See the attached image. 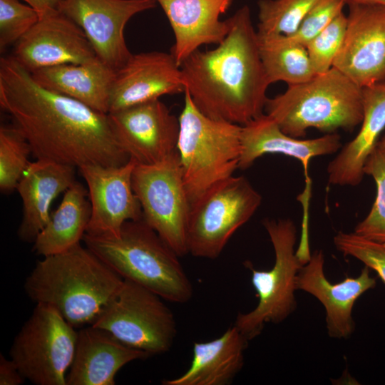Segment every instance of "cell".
<instances>
[{"instance_id":"1","label":"cell","mask_w":385,"mask_h":385,"mask_svg":"<svg viewBox=\"0 0 385 385\" xmlns=\"http://www.w3.org/2000/svg\"><path fill=\"white\" fill-rule=\"evenodd\" d=\"M0 106L26 138L36 160L78 168L120 166L130 160L108 114L41 86L11 56L0 59Z\"/></svg>"},{"instance_id":"2","label":"cell","mask_w":385,"mask_h":385,"mask_svg":"<svg viewBox=\"0 0 385 385\" xmlns=\"http://www.w3.org/2000/svg\"><path fill=\"white\" fill-rule=\"evenodd\" d=\"M228 19V34L215 48L197 50L180 67L185 91L203 114L243 125L264 113L270 84L250 8Z\"/></svg>"},{"instance_id":"3","label":"cell","mask_w":385,"mask_h":385,"mask_svg":"<svg viewBox=\"0 0 385 385\" xmlns=\"http://www.w3.org/2000/svg\"><path fill=\"white\" fill-rule=\"evenodd\" d=\"M124 279L81 242L38 260L24 283L36 303L56 309L73 327L92 324Z\"/></svg>"},{"instance_id":"4","label":"cell","mask_w":385,"mask_h":385,"mask_svg":"<svg viewBox=\"0 0 385 385\" xmlns=\"http://www.w3.org/2000/svg\"><path fill=\"white\" fill-rule=\"evenodd\" d=\"M82 240L124 279L170 302L184 304L192 297V284L180 257L143 219L126 222L118 235L85 233Z\"/></svg>"},{"instance_id":"5","label":"cell","mask_w":385,"mask_h":385,"mask_svg":"<svg viewBox=\"0 0 385 385\" xmlns=\"http://www.w3.org/2000/svg\"><path fill=\"white\" fill-rule=\"evenodd\" d=\"M265 113L294 138L313 128L326 133L351 130L363 118L362 88L334 67L267 98Z\"/></svg>"},{"instance_id":"6","label":"cell","mask_w":385,"mask_h":385,"mask_svg":"<svg viewBox=\"0 0 385 385\" xmlns=\"http://www.w3.org/2000/svg\"><path fill=\"white\" fill-rule=\"evenodd\" d=\"M177 151L191 205L207 190L233 175L242 153V125L203 114L184 92Z\"/></svg>"},{"instance_id":"7","label":"cell","mask_w":385,"mask_h":385,"mask_svg":"<svg viewBox=\"0 0 385 385\" xmlns=\"http://www.w3.org/2000/svg\"><path fill=\"white\" fill-rule=\"evenodd\" d=\"M274 251V263L269 270H258L247 262L251 271V282L258 303L247 313H238L234 325L250 341L258 337L266 323L284 322L297 309L296 278L308 261L295 250L297 229L289 218L262 221Z\"/></svg>"},{"instance_id":"8","label":"cell","mask_w":385,"mask_h":385,"mask_svg":"<svg viewBox=\"0 0 385 385\" xmlns=\"http://www.w3.org/2000/svg\"><path fill=\"white\" fill-rule=\"evenodd\" d=\"M262 197L244 176H231L207 190L190 207L188 253L215 259L234 233L255 213Z\"/></svg>"},{"instance_id":"9","label":"cell","mask_w":385,"mask_h":385,"mask_svg":"<svg viewBox=\"0 0 385 385\" xmlns=\"http://www.w3.org/2000/svg\"><path fill=\"white\" fill-rule=\"evenodd\" d=\"M78 331L50 304L36 303L9 351L25 379L36 385H66Z\"/></svg>"},{"instance_id":"10","label":"cell","mask_w":385,"mask_h":385,"mask_svg":"<svg viewBox=\"0 0 385 385\" xmlns=\"http://www.w3.org/2000/svg\"><path fill=\"white\" fill-rule=\"evenodd\" d=\"M163 298L128 279L91 324L111 332L123 343L153 355L168 351L177 323Z\"/></svg>"},{"instance_id":"11","label":"cell","mask_w":385,"mask_h":385,"mask_svg":"<svg viewBox=\"0 0 385 385\" xmlns=\"http://www.w3.org/2000/svg\"><path fill=\"white\" fill-rule=\"evenodd\" d=\"M133 188L143 221L179 256L188 254L187 232L190 204L175 151L152 165H135Z\"/></svg>"},{"instance_id":"12","label":"cell","mask_w":385,"mask_h":385,"mask_svg":"<svg viewBox=\"0 0 385 385\" xmlns=\"http://www.w3.org/2000/svg\"><path fill=\"white\" fill-rule=\"evenodd\" d=\"M155 6V0H63L59 11L81 28L97 57L116 71L132 55L124 37L126 24Z\"/></svg>"},{"instance_id":"13","label":"cell","mask_w":385,"mask_h":385,"mask_svg":"<svg viewBox=\"0 0 385 385\" xmlns=\"http://www.w3.org/2000/svg\"><path fill=\"white\" fill-rule=\"evenodd\" d=\"M108 115L119 144L137 164L157 163L177 150L179 119L159 99Z\"/></svg>"},{"instance_id":"14","label":"cell","mask_w":385,"mask_h":385,"mask_svg":"<svg viewBox=\"0 0 385 385\" xmlns=\"http://www.w3.org/2000/svg\"><path fill=\"white\" fill-rule=\"evenodd\" d=\"M349 8L345 34L332 66L361 88L385 81V6Z\"/></svg>"},{"instance_id":"15","label":"cell","mask_w":385,"mask_h":385,"mask_svg":"<svg viewBox=\"0 0 385 385\" xmlns=\"http://www.w3.org/2000/svg\"><path fill=\"white\" fill-rule=\"evenodd\" d=\"M135 165L130 158L120 166L84 165L78 168L86 183L91 203L86 234L118 235L126 222L143 219L141 205L132 184Z\"/></svg>"},{"instance_id":"16","label":"cell","mask_w":385,"mask_h":385,"mask_svg":"<svg viewBox=\"0 0 385 385\" xmlns=\"http://www.w3.org/2000/svg\"><path fill=\"white\" fill-rule=\"evenodd\" d=\"M11 56L30 73L98 58L81 28L59 11L41 16L14 45Z\"/></svg>"},{"instance_id":"17","label":"cell","mask_w":385,"mask_h":385,"mask_svg":"<svg viewBox=\"0 0 385 385\" xmlns=\"http://www.w3.org/2000/svg\"><path fill=\"white\" fill-rule=\"evenodd\" d=\"M364 266L356 277H346L332 284L324 273V255L322 250L314 252L297 275V290L314 297L323 305L326 324L331 338L346 339L355 330L352 311L356 300L366 292L376 287V280Z\"/></svg>"},{"instance_id":"18","label":"cell","mask_w":385,"mask_h":385,"mask_svg":"<svg viewBox=\"0 0 385 385\" xmlns=\"http://www.w3.org/2000/svg\"><path fill=\"white\" fill-rule=\"evenodd\" d=\"M185 90L180 67L171 53H132L115 71L108 113Z\"/></svg>"},{"instance_id":"19","label":"cell","mask_w":385,"mask_h":385,"mask_svg":"<svg viewBox=\"0 0 385 385\" xmlns=\"http://www.w3.org/2000/svg\"><path fill=\"white\" fill-rule=\"evenodd\" d=\"M165 12L175 36L171 49L178 65L202 45L219 44L230 29L221 20L234 0H155Z\"/></svg>"},{"instance_id":"20","label":"cell","mask_w":385,"mask_h":385,"mask_svg":"<svg viewBox=\"0 0 385 385\" xmlns=\"http://www.w3.org/2000/svg\"><path fill=\"white\" fill-rule=\"evenodd\" d=\"M150 356L120 341L108 331L88 325L78 331L66 385H114L127 364Z\"/></svg>"},{"instance_id":"21","label":"cell","mask_w":385,"mask_h":385,"mask_svg":"<svg viewBox=\"0 0 385 385\" xmlns=\"http://www.w3.org/2000/svg\"><path fill=\"white\" fill-rule=\"evenodd\" d=\"M241 145L239 169L243 170L250 168L257 159L265 154H282L302 163L308 183L311 159L333 154L342 147L341 137L336 133L307 140L288 135L266 113L242 125Z\"/></svg>"},{"instance_id":"22","label":"cell","mask_w":385,"mask_h":385,"mask_svg":"<svg viewBox=\"0 0 385 385\" xmlns=\"http://www.w3.org/2000/svg\"><path fill=\"white\" fill-rule=\"evenodd\" d=\"M75 168L47 160L30 163L16 188L23 202L20 240L35 241L50 220L52 202L76 181Z\"/></svg>"},{"instance_id":"23","label":"cell","mask_w":385,"mask_h":385,"mask_svg":"<svg viewBox=\"0 0 385 385\" xmlns=\"http://www.w3.org/2000/svg\"><path fill=\"white\" fill-rule=\"evenodd\" d=\"M362 105L359 133L341 148L327 166L331 185L356 186L362 181L365 162L385 128V81L362 87Z\"/></svg>"},{"instance_id":"24","label":"cell","mask_w":385,"mask_h":385,"mask_svg":"<svg viewBox=\"0 0 385 385\" xmlns=\"http://www.w3.org/2000/svg\"><path fill=\"white\" fill-rule=\"evenodd\" d=\"M249 340L233 324L219 337L194 342L189 368L163 385H228L244 366Z\"/></svg>"},{"instance_id":"25","label":"cell","mask_w":385,"mask_h":385,"mask_svg":"<svg viewBox=\"0 0 385 385\" xmlns=\"http://www.w3.org/2000/svg\"><path fill=\"white\" fill-rule=\"evenodd\" d=\"M41 86L108 114L115 71L98 58L86 63H66L31 73Z\"/></svg>"},{"instance_id":"26","label":"cell","mask_w":385,"mask_h":385,"mask_svg":"<svg viewBox=\"0 0 385 385\" xmlns=\"http://www.w3.org/2000/svg\"><path fill=\"white\" fill-rule=\"evenodd\" d=\"M88 192L76 181L33 242V252L46 257L63 252L81 242L91 217Z\"/></svg>"},{"instance_id":"27","label":"cell","mask_w":385,"mask_h":385,"mask_svg":"<svg viewBox=\"0 0 385 385\" xmlns=\"http://www.w3.org/2000/svg\"><path fill=\"white\" fill-rule=\"evenodd\" d=\"M260 52L270 84L304 83L317 74L304 46L285 43L275 37H258Z\"/></svg>"},{"instance_id":"28","label":"cell","mask_w":385,"mask_h":385,"mask_svg":"<svg viewBox=\"0 0 385 385\" xmlns=\"http://www.w3.org/2000/svg\"><path fill=\"white\" fill-rule=\"evenodd\" d=\"M319 0H260L258 37L292 34Z\"/></svg>"},{"instance_id":"29","label":"cell","mask_w":385,"mask_h":385,"mask_svg":"<svg viewBox=\"0 0 385 385\" xmlns=\"http://www.w3.org/2000/svg\"><path fill=\"white\" fill-rule=\"evenodd\" d=\"M364 175L373 178L376 186L374 202L366 217L354 230L356 234L379 242H385V138L378 141L366 159Z\"/></svg>"},{"instance_id":"30","label":"cell","mask_w":385,"mask_h":385,"mask_svg":"<svg viewBox=\"0 0 385 385\" xmlns=\"http://www.w3.org/2000/svg\"><path fill=\"white\" fill-rule=\"evenodd\" d=\"M30 145L16 126L0 128V189L9 192L18 183L30 162Z\"/></svg>"},{"instance_id":"31","label":"cell","mask_w":385,"mask_h":385,"mask_svg":"<svg viewBox=\"0 0 385 385\" xmlns=\"http://www.w3.org/2000/svg\"><path fill=\"white\" fill-rule=\"evenodd\" d=\"M346 27V15L339 13L306 48L316 74L329 71L341 46Z\"/></svg>"},{"instance_id":"32","label":"cell","mask_w":385,"mask_h":385,"mask_svg":"<svg viewBox=\"0 0 385 385\" xmlns=\"http://www.w3.org/2000/svg\"><path fill=\"white\" fill-rule=\"evenodd\" d=\"M337 250L344 256L354 257L375 271L385 283V242L361 237L355 232H338L334 237Z\"/></svg>"},{"instance_id":"33","label":"cell","mask_w":385,"mask_h":385,"mask_svg":"<svg viewBox=\"0 0 385 385\" xmlns=\"http://www.w3.org/2000/svg\"><path fill=\"white\" fill-rule=\"evenodd\" d=\"M39 13L19 0H0V48L15 44L39 20Z\"/></svg>"},{"instance_id":"34","label":"cell","mask_w":385,"mask_h":385,"mask_svg":"<svg viewBox=\"0 0 385 385\" xmlns=\"http://www.w3.org/2000/svg\"><path fill=\"white\" fill-rule=\"evenodd\" d=\"M344 0H319L307 14L298 29L291 35L274 36L280 41L306 47L339 13Z\"/></svg>"},{"instance_id":"35","label":"cell","mask_w":385,"mask_h":385,"mask_svg":"<svg viewBox=\"0 0 385 385\" xmlns=\"http://www.w3.org/2000/svg\"><path fill=\"white\" fill-rule=\"evenodd\" d=\"M26 379L11 359L0 354V385H20Z\"/></svg>"},{"instance_id":"36","label":"cell","mask_w":385,"mask_h":385,"mask_svg":"<svg viewBox=\"0 0 385 385\" xmlns=\"http://www.w3.org/2000/svg\"><path fill=\"white\" fill-rule=\"evenodd\" d=\"M34 8L41 16L58 11L63 0H23Z\"/></svg>"},{"instance_id":"37","label":"cell","mask_w":385,"mask_h":385,"mask_svg":"<svg viewBox=\"0 0 385 385\" xmlns=\"http://www.w3.org/2000/svg\"><path fill=\"white\" fill-rule=\"evenodd\" d=\"M346 4L349 5H384L385 0H344Z\"/></svg>"},{"instance_id":"38","label":"cell","mask_w":385,"mask_h":385,"mask_svg":"<svg viewBox=\"0 0 385 385\" xmlns=\"http://www.w3.org/2000/svg\"><path fill=\"white\" fill-rule=\"evenodd\" d=\"M385 137V136H384Z\"/></svg>"}]
</instances>
